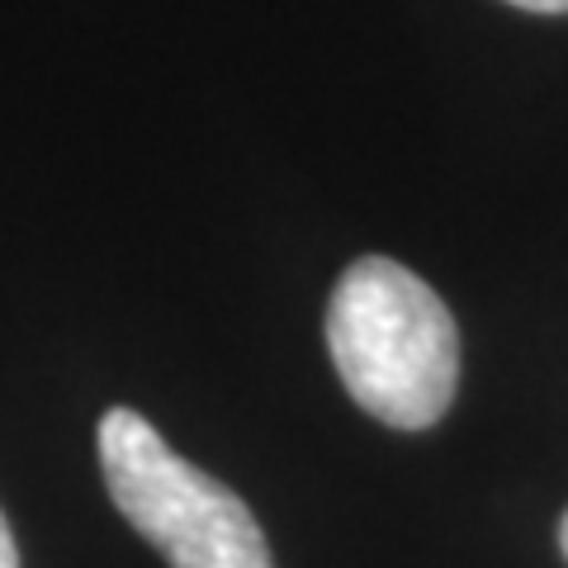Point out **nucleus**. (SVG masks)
I'll list each match as a JSON object with an SVG mask.
<instances>
[{"label":"nucleus","instance_id":"obj_5","mask_svg":"<svg viewBox=\"0 0 568 568\" xmlns=\"http://www.w3.org/2000/svg\"><path fill=\"white\" fill-rule=\"evenodd\" d=\"M559 549H564V559H568V511H564V521H559Z\"/></svg>","mask_w":568,"mask_h":568},{"label":"nucleus","instance_id":"obj_2","mask_svg":"<svg viewBox=\"0 0 568 568\" xmlns=\"http://www.w3.org/2000/svg\"><path fill=\"white\" fill-rule=\"evenodd\" d=\"M95 446L110 503L171 568H275L252 507L175 455L142 413L110 407Z\"/></svg>","mask_w":568,"mask_h":568},{"label":"nucleus","instance_id":"obj_3","mask_svg":"<svg viewBox=\"0 0 568 568\" xmlns=\"http://www.w3.org/2000/svg\"><path fill=\"white\" fill-rule=\"evenodd\" d=\"M0 568H20V549H14V536H10L6 517H0Z\"/></svg>","mask_w":568,"mask_h":568},{"label":"nucleus","instance_id":"obj_1","mask_svg":"<svg viewBox=\"0 0 568 568\" xmlns=\"http://www.w3.org/2000/svg\"><path fill=\"white\" fill-rule=\"evenodd\" d=\"M327 351L361 413L426 432L459 388V332L440 294L394 256H361L327 304Z\"/></svg>","mask_w":568,"mask_h":568},{"label":"nucleus","instance_id":"obj_4","mask_svg":"<svg viewBox=\"0 0 568 568\" xmlns=\"http://www.w3.org/2000/svg\"><path fill=\"white\" fill-rule=\"evenodd\" d=\"M507 6H521L536 14H568V0H507Z\"/></svg>","mask_w":568,"mask_h":568}]
</instances>
